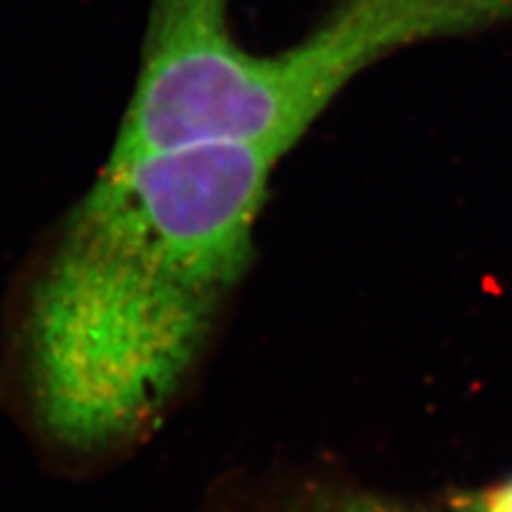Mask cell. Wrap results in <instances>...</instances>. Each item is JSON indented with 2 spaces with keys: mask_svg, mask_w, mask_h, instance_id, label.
<instances>
[{
  "mask_svg": "<svg viewBox=\"0 0 512 512\" xmlns=\"http://www.w3.org/2000/svg\"><path fill=\"white\" fill-rule=\"evenodd\" d=\"M286 152L205 139L111 152L30 306L43 425L99 448L154 423L246 271Z\"/></svg>",
  "mask_w": 512,
  "mask_h": 512,
  "instance_id": "obj_1",
  "label": "cell"
},
{
  "mask_svg": "<svg viewBox=\"0 0 512 512\" xmlns=\"http://www.w3.org/2000/svg\"><path fill=\"white\" fill-rule=\"evenodd\" d=\"M229 0H154L135 94L111 152L233 139L293 150L359 73L404 47L512 22V0H340L310 35L254 54Z\"/></svg>",
  "mask_w": 512,
  "mask_h": 512,
  "instance_id": "obj_2",
  "label": "cell"
},
{
  "mask_svg": "<svg viewBox=\"0 0 512 512\" xmlns=\"http://www.w3.org/2000/svg\"><path fill=\"white\" fill-rule=\"evenodd\" d=\"M478 512H512V478L495 487L489 495L472 500Z\"/></svg>",
  "mask_w": 512,
  "mask_h": 512,
  "instance_id": "obj_3",
  "label": "cell"
},
{
  "mask_svg": "<svg viewBox=\"0 0 512 512\" xmlns=\"http://www.w3.org/2000/svg\"><path fill=\"white\" fill-rule=\"evenodd\" d=\"M335 512H399V510H393L391 506H384V504H378L372 500H357V502L344 504L340 510H335Z\"/></svg>",
  "mask_w": 512,
  "mask_h": 512,
  "instance_id": "obj_4",
  "label": "cell"
},
{
  "mask_svg": "<svg viewBox=\"0 0 512 512\" xmlns=\"http://www.w3.org/2000/svg\"><path fill=\"white\" fill-rule=\"evenodd\" d=\"M459 512H478V510H476L474 502L470 500V502H466V504H463V506H461V510H459Z\"/></svg>",
  "mask_w": 512,
  "mask_h": 512,
  "instance_id": "obj_5",
  "label": "cell"
}]
</instances>
